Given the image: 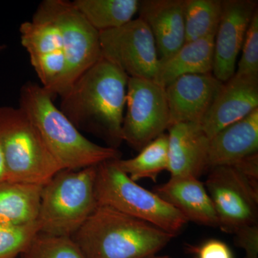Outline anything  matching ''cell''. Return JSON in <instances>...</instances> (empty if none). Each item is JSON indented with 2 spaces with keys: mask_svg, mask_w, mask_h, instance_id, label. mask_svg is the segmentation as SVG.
<instances>
[{
  "mask_svg": "<svg viewBox=\"0 0 258 258\" xmlns=\"http://www.w3.org/2000/svg\"><path fill=\"white\" fill-rule=\"evenodd\" d=\"M60 30L66 71L54 96H62L81 75L102 57L99 32L76 9L72 2L45 0L38 7Z\"/></svg>",
  "mask_w": 258,
  "mask_h": 258,
  "instance_id": "obj_7",
  "label": "cell"
},
{
  "mask_svg": "<svg viewBox=\"0 0 258 258\" xmlns=\"http://www.w3.org/2000/svg\"><path fill=\"white\" fill-rule=\"evenodd\" d=\"M0 149L8 181L43 186L62 170L20 106L0 107Z\"/></svg>",
  "mask_w": 258,
  "mask_h": 258,
  "instance_id": "obj_5",
  "label": "cell"
},
{
  "mask_svg": "<svg viewBox=\"0 0 258 258\" xmlns=\"http://www.w3.org/2000/svg\"><path fill=\"white\" fill-rule=\"evenodd\" d=\"M214 40L215 37H209L185 42L172 55L159 62L153 81L165 88L181 76L212 73Z\"/></svg>",
  "mask_w": 258,
  "mask_h": 258,
  "instance_id": "obj_19",
  "label": "cell"
},
{
  "mask_svg": "<svg viewBox=\"0 0 258 258\" xmlns=\"http://www.w3.org/2000/svg\"><path fill=\"white\" fill-rule=\"evenodd\" d=\"M128 76L101 57L81 75L61 98L60 109L79 130L104 139L118 149L123 125Z\"/></svg>",
  "mask_w": 258,
  "mask_h": 258,
  "instance_id": "obj_1",
  "label": "cell"
},
{
  "mask_svg": "<svg viewBox=\"0 0 258 258\" xmlns=\"http://www.w3.org/2000/svg\"><path fill=\"white\" fill-rule=\"evenodd\" d=\"M205 187L220 230L234 236L258 226V186L232 166L209 170Z\"/></svg>",
  "mask_w": 258,
  "mask_h": 258,
  "instance_id": "obj_8",
  "label": "cell"
},
{
  "mask_svg": "<svg viewBox=\"0 0 258 258\" xmlns=\"http://www.w3.org/2000/svg\"><path fill=\"white\" fill-rule=\"evenodd\" d=\"M117 165L133 181L149 179L157 181L163 171L169 165V143L168 134H161L147 144L132 159L115 160Z\"/></svg>",
  "mask_w": 258,
  "mask_h": 258,
  "instance_id": "obj_22",
  "label": "cell"
},
{
  "mask_svg": "<svg viewBox=\"0 0 258 258\" xmlns=\"http://www.w3.org/2000/svg\"><path fill=\"white\" fill-rule=\"evenodd\" d=\"M154 193L179 210L188 221L216 227L218 218L205 184L193 176H171Z\"/></svg>",
  "mask_w": 258,
  "mask_h": 258,
  "instance_id": "obj_17",
  "label": "cell"
},
{
  "mask_svg": "<svg viewBox=\"0 0 258 258\" xmlns=\"http://www.w3.org/2000/svg\"><path fill=\"white\" fill-rule=\"evenodd\" d=\"M169 165L171 176L200 177L208 171L210 139L201 125L181 123L169 127Z\"/></svg>",
  "mask_w": 258,
  "mask_h": 258,
  "instance_id": "obj_16",
  "label": "cell"
},
{
  "mask_svg": "<svg viewBox=\"0 0 258 258\" xmlns=\"http://www.w3.org/2000/svg\"><path fill=\"white\" fill-rule=\"evenodd\" d=\"M254 0H222L221 19L214 40L212 74L222 83L235 73L236 62L252 17Z\"/></svg>",
  "mask_w": 258,
  "mask_h": 258,
  "instance_id": "obj_12",
  "label": "cell"
},
{
  "mask_svg": "<svg viewBox=\"0 0 258 258\" xmlns=\"http://www.w3.org/2000/svg\"><path fill=\"white\" fill-rule=\"evenodd\" d=\"M148 258H172V257H169V256H167V255H164V256L154 255V256H152V257H149Z\"/></svg>",
  "mask_w": 258,
  "mask_h": 258,
  "instance_id": "obj_30",
  "label": "cell"
},
{
  "mask_svg": "<svg viewBox=\"0 0 258 258\" xmlns=\"http://www.w3.org/2000/svg\"><path fill=\"white\" fill-rule=\"evenodd\" d=\"M122 139L140 152L169 129L165 88L153 80L128 78Z\"/></svg>",
  "mask_w": 258,
  "mask_h": 258,
  "instance_id": "obj_9",
  "label": "cell"
},
{
  "mask_svg": "<svg viewBox=\"0 0 258 258\" xmlns=\"http://www.w3.org/2000/svg\"><path fill=\"white\" fill-rule=\"evenodd\" d=\"M258 108V77L234 76L224 83L202 121L209 139Z\"/></svg>",
  "mask_w": 258,
  "mask_h": 258,
  "instance_id": "obj_14",
  "label": "cell"
},
{
  "mask_svg": "<svg viewBox=\"0 0 258 258\" xmlns=\"http://www.w3.org/2000/svg\"><path fill=\"white\" fill-rule=\"evenodd\" d=\"M235 74L258 77V10L249 23Z\"/></svg>",
  "mask_w": 258,
  "mask_h": 258,
  "instance_id": "obj_26",
  "label": "cell"
},
{
  "mask_svg": "<svg viewBox=\"0 0 258 258\" xmlns=\"http://www.w3.org/2000/svg\"><path fill=\"white\" fill-rule=\"evenodd\" d=\"M38 233L36 222L13 226L0 224V258H17Z\"/></svg>",
  "mask_w": 258,
  "mask_h": 258,
  "instance_id": "obj_25",
  "label": "cell"
},
{
  "mask_svg": "<svg viewBox=\"0 0 258 258\" xmlns=\"http://www.w3.org/2000/svg\"><path fill=\"white\" fill-rule=\"evenodd\" d=\"M222 11V0H186L185 42L215 37Z\"/></svg>",
  "mask_w": 258,
  "mask_h": 258,
  "instance_id": "obj_23",
  "label": "cell"
},
{
  "mask_svg": "<svg viewBox=\"0 0 258 258\" xmlns=\"http://www.w3.org/2000/svg\"><path fill=\"white\" fill-rule=\"evenodd\" d=\"M174 237L148 222L98 205L71 238L85 258H148Z\"/></svg>",
  "mask_w": 258,
  "mask_h": 258,
  "instance_id": "obj_3",
  "label": "cell"
},
{
  "mask_svg": "<svg viewBox=\"0 0 258 258\" xmlns=\"http://www.w3.org/2000/svg\"><path fill=\"white\" fill-rule=\"evenodd\" d=\"M41 85L28 82L20 89V107L30 117L62 170H77L119 159L118 149L93 143L55 106Z\"/></svg>",
  "mask_w": 258,
  "mask_h": 258,
  "instance_id": "obj_2",
  "label": "cell"
},
{
  "mask_svg": "<svg viewBox=\"0 0 258 258\" xmlns=\"http://www.w3.org/2000/svg\"><path fill=\"white\" fill-rule=\"evenodd\" d=\"M186 0H142L139 18L152 32L159 62L167 59L185 43Z\"/></svg>",
  "mask_w": 258,
  "mask_h": 258,
  "instance_id": "obj_15",
  "label": "cell"
},
{
  "mask_svg": "<svg viewBox=\"0 0 258 258\" xmlns=\"http://www.w3.org/2000/svg\"><path fill=\"white\" fill-rule=\"evenodd\" d=\"M186 249L195 258H235L227 244L215 239L205 241L198 246L187 245Z\"/></svg>",
  "mask_w": 258,
  "mask_h": 258,
  "instance_id": "obj_27",
  "label": "cell"
},
{
  "mask_svg": "<svg viewBox=\"0 0 258 258\" xmlns=\"http://www.w3.org/2000/svg\"><path fill=\"white\" fill-rule=\"evenodd\" d=\"M6 180H8L7 179L6 168H5L3 153H2L1 149H0V183L6 181Z\"/></svg>",
  "mask_w": 258,
  "mask_h": 258,
  "instance_id": "obj_29",
  "label": "cell"
},
{
  "mask_svg": "<svg viewBox=\"0 0 258 258\" xmlns=\"http://www.w3.org/2000/svg\"><path fill=\"white\" fill-rule=\"evenodd\" d=\"M21 258H85L71 237L38 233L35 236Z\"/></svg>",
  "mask_w": 258,
  "mask_h": 258,
  "instance_id": "obj_24",
  "label": "cell"
},
{
  "mask_svg": "<svg viewBox=\"0 0 258 258\" xmlns=\"http://www.w3.org/2000/svg\"><path fill=\"white\" fill-rule=\"evenodd\" d=\"M97 166L63 169L42 186L36 220L38 232L72 237L82 227L98 206L95 196Z\"/></svg>",
  "mask_w": 258,
  "mask_h": 258,
  "instance_id": "obj_4",
  "label": "cell"
},
{
  "mask_svg": "<svg viewBox=\"0 0 258 258\" xmlns=\"http://www.w3.org/2000/svg\"><path fill=\"white\" fill-rule=\"evenodd\" d=\"M102 57L128 78L154 80L159 60L151 30L140 18L120 28L99 32Z\"/></svg>",
  "mask_w": 258,
  "mask_h": 258,
  "instance_id": "obj_10",
  "label": "cell"
},
{
  "mask_svg": "<svg viewBox=\"0 0 258 258\" xmlns=\"http://www.w3.org/2000/svg\"><path fill=\"white\" fill-rule=\"evenodd\" d=\"M223 84L210 73L186 75L168 85L169 127L181 123L201 124Z\"/></svg>",
  "mask_w": 258,
  "mask_h": 258,
  "instance_id": "obj_13",
  "label": "cell"
},
{
  "mask_svg": "<svg viewBox=\"0 0 258 258\" xmlns=\"http://www.w3.org/2000/svg\"><path fill=\"white\" fill-rule=\"evenodd\" d=\"M73 4L98 32L120 28L138 13L139 0H74Z\"/></svg>",
  "mask_w": 258,
  "mask_h": 258,
  "instance_id": "obj_21",
  "label": "cell"
},
{
  "mask_svg": "<svg viewBox=\"0 0 258 258\" xmlns=\"http://www.w3.org/2000/svg\"><path fill=\"white\" fill-rule=\"evenodd\" d=\"M115 160L104 161L97 166V205L115 209L171 235L179 233L189 222L187 219L157 194L144 189L131 179Z\"/></svg>",
  "mask_w": 258,
  "mask_h": 258,
  "instance_id": "obj_6",
  "label": "cell"
},
{
  "mask_svg": "<svg viewBox=\"0 0 258 258\" xmlns=\"http://www.w3.org/2000/svg\"><path fill=\"white\" fill-rule=\"evenodd\" d=\"M42 185L8 180L0 183V224L20 226L36 222Z\"/></svg>",
  "mask_w": 258,
  "mask_h": 258,
  "instance_id": "obj_20",
  "label": "cell"
},
{
  "mask_svg": "<svg viewBox=\"0 0 258 258\" xmlns=\"http://www.w3.org/2000/svg\"><path fill=\"white\" fill-rule=\"evenodd\" d=\"M258 153V108L244 118L222 129L210 140L208 171L232 166Z\"/></svg>",
  "mask_w": 258,
  "mask_h": 258,
  "instance_id": "obj_18",
  "label": "cell"
},
{
  "mask_svg": "<svg viewBox=\"0 0 258 258\" xmlns=\"http://www.w3.org/2000/svg\"><path fill=\"white\" fill-rule=\"evenodd\" d=\"M20 39L30 56V62L40 85L54 97L57 85L63 77L66 60L60 30L37 8L31 21L20 25Z\"/></svg>",
  "mask_w": 258,
  "mask_h": 258,
  "instance_id": "obj_11",
  "label": "cell"
},
{
  "mask_svg": "<svg viewBox=\"0 0 258 258\" xmlns=\"http://www.w3.org/2000/svg\"><path fill=\"white\" fill-rule=\"evenodd\" d=\"M247 179L258 186V153L243 158L232 165Z\"/></svg>",
  "mask_w": 258,
  "mask_h": 258,
  "instance_id": "obj_28",
  "label": "cell"
}]
</instances>
